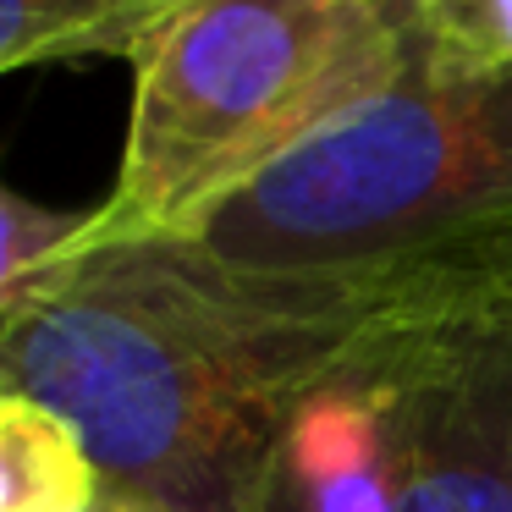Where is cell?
Here are the masks:
<instances>
[{"label":"cell","mask_w":512,"mask_h":512,"mask_svg":"<svg viewBox=\"0 0 512 512\" xmlns=\"http://www.w3.org/2000/svg\"><path fill=\"white\" fill-rule=\"evenodd\" d=\"M408 72L413 39L380 0H193L133 61L122 166L89 243L199 237Z\"/></svg>","instance_id":"2"},{"label":"cell","mask_w":512,"mask_h":512,"mask_svg":"<svg viewBox=\"0 0 512 512\" xmlns=\"http://www.w3.org/2000/svg\"><path fill=\"white\" fill-rule=\"evenodd\" d=\"M193 243L259 270L501 287L512 270V67H413L259 177Z\"/></svg>","instance_id":"3"},{"label":"cell","mask_w":512,"mask_h":512,"mask_svg":"<svg viewBox=\"0 0 512 512\" xmlns=\"http://www.w3.org/2000/svg\"><path fill=\"white\" fill-rule=\"evenodd\" d=\"M100 490V463L61 413L0 391V512H72Z\"/></svg>","instance_id":"6"},{"label":"cell","mask_w":512,"mask_h":512,"mask_svg":"<svg viewBox=\"0 0 512 512\" xmlns=\"http://www.w3.org/2000/svg\"><path fill=\"white\" fill-rule=\"evenodd\" d=\"M100 221V204L89 210H45L23 193H0V303L45 281L56 265L83 254Z\"/></svg>","instance_id":"7"},{"label":"cell","mask_w":512,"mask_h":512,"mask_svg":"<svg viewBox=\"0 0 512 512\" xmlns=\"http://www.w3.org/2000/svg\"><path fill=\"white\" fill-rule=\"evenodd\" d=\"M72 512H166V507H155V501L133 496V490H116V485H105L94 501H83V507H72Z\"/></svg>","instance_id":"9"},{"label":"cell","mask_w":512,"mask_h":512,"mask_svg":"<svg viewBox=\"0 0 512 512\" xmlns=\"http://www.w3.org/2000/svg\"><path fill=\"white\" fill-rule=\"evenodd\" d=\"M501 292H507V303H512V270H507V276H501Z\"/></svg>","instance_id":"11"},{"label":"cell","mask_w":512,"mask_h":512,"mask_svg":"<svg viewBox=\"0 0 512 512\" xmlns=\"http://www.w3.org/2000/svg\"><path fill=\"white\" fill-rule=\"evenodd\" d=\"M270 512H512L507 292H435L369 325L303 408Z\"/></svg>","instance_id":"4"},{"label":"cell","mask_w":512,"mask_h":512,"mask_svg":"<svg viewBox=\"0 0 512 512\" xmlns=\"http://www.w3.org/2000/svg\"><path fill=\"white\" fill-rule=\"evenodd\" d=\"M413 67L430 72L512 67V0H430L413 17Z\"/></svg>","instance_id":"8"},{"label":"cell","mask_w":512,"mask_h":512,"mask_svg":"<svg viewBox=\"0 0 512 512\" xmlns=\"http://www.w3.org/2000/svg\"><path fill=\"white\" fill-rule=\"evenodd\" d=\"M380 6H386V12L397 17L402 28H408V39H413V17H419L424 6H430V0H380Z\"/></svg>","instance_id":"10"},{"label":"cell","mask_w":512,"mask_h":512,"mask_svg":"<svg viewBox=\"0 0 512 512\" xmlns=\"http://www.w3.org/2000/svg\"><path fill=\"white\" fill-rule=\"evenodd\" d=\"M193 0H0V72L83 56L138 61Z\"/></svg>","instance_id":"5"},{"label":"cell","mask_w":512,"mask_h":512,"mask_svg":"<svg viewBox=\"0 0 512 512\" xmlns=\"http://www.w3.org/2000/svg\"><path fill=\"white\" fill-rule=\"evenodd\" d=\"M479 281L259 270L193 237L89 243L0 303V391L61 413L105 485L270 512L309 397L380 325Z\"/></svg>","instance_id":"1"}]
</instances>
